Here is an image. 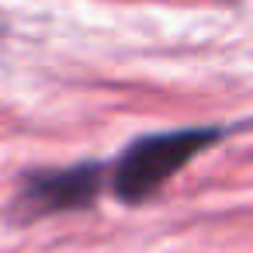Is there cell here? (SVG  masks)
<instances>
[{
    "mask_svg": "<svg viewBox=\"0 0 253 253\" xmlns=\"http://www.w3.org/2000/svg\"><path fill=\"white\" fill-rule=\"evenodd\" d=\"M218 139H222V128H177V132L135 139L115 163V177H111L115 194L128 205L146 201L180 167H187L198 153H205Z\"/></svg>",
    "mask_w": 253,
    "mask_h": 253,
    "instance_id": "cell-1",
    "label": "cell"
},
{
    "mask_svg": "<svg viewBox=\"0 0 253 253\" xmlns=\"http://www.w3.org/2000/svg\"><path fill=\"white\" fill-rule=\"evenodd\" d=\"M104 170L101 163H80L66 170H35L21 180L18 208L25 215H52V211H80L90 208L101 194Z\"/></svg>",
    "mask_w": 253,
    "mask_h": 253,
    "instance_id": "cell-2",
    "label": "cell"
}]
</instances>
